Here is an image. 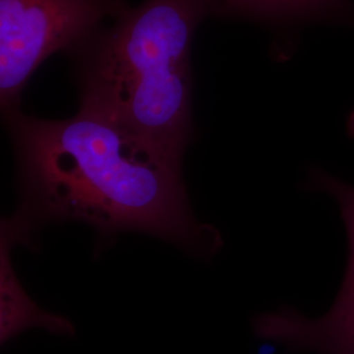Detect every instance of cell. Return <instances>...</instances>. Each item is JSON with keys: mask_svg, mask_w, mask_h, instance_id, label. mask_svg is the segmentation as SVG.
I'll use <instances>...</instances> for the list:
<instances>
[{"mask_svg": "<svg viewBox=\"0 0 354 354\" xmlns=\"http://www.w3.org/2000/svg\"><path fill=\"white\" fill-rule=\"evenodd\" d=\"M346 130H348V134H349L352 138H354V111L352 113L349 114V117H348Z\"/></svg>", "mask_w": 354, "mask_h": 354, "instance_id": "52a82bcc", "label": "cell"}, {"mask_svg": "<svg viewBox=\"0 0 354 354\" xmlns=\"http://www.w3.org/2000/svg\"><path fill=\"white\" fill-rule=\"evenodd\" d=\"M127 0H0V105L4 120L20 111L29 79L53 54L71 55L125 12Z\"/></svg>", "mask_w": 354, "mask_h": 354, "instance_id": "3957f363", "label": "cell"}, {"mask_svg": "<svg viewBox=\"0 0 354 354\" xmlns=\"http://www.w3.org/2000/svg\"><path fill=\"white\" fill-rule=\"evenodd\" d=\"M32 236L15 218L1 221L0 230V342L6 345L13 337L32 327L48 329L55 335H74V327L66 317L49 314L30 299L17 279L11 251L17 244H30Z\"/></svg>", "mask_w": 354, "mask_h": 354, "instance_id": "5b68a950", "label": "cell"}, {"mask_svg": "<svg viewBox=\"0 0 354 354\" xmlns=\"http://www.w3.org/2000/svg\"><path fill=\"white\" fill-rule=\"evenodd\" d=\"M209 12L266 20L313 17L329 11L342 0H203Z\"/></svg>", "mask_w": 354, "mask_h": 354, "instance_id": "8992f818", "label": "cell"}, {"mask_svg": "<svg viewBox=\"0 0 354 354\" xmlns=\"http://www.w3.org/2000/svg\"><path fill=\"white\" fill-rule=\"evenodd\" d=\"M6 121L21 198L15 218L32 235L45 223L76 221L104 241L143 232L203 257L221 248L218 230L190 206L183 158L83 106L67 120L17 112Z\"/></svg>", "mask_w": 354, "mask_h": 354, "instance_id": "6da1fadb", "label": "cell"}, {"mask_svg": "<svg viewBox=\"0 0 354 354\" xmlns=\"http://www.w3.org/2000/svg\"><path fill=\"white\" fill-rule=\"evenodd\" d=\"M313 184L336 200L348 232L349 259L342 288L322 317L308 319L282 308L254 317L253 330L260 339L279 342L291 351L354 354V187L323 172L313 176Z\"/></svg>", "mask_w": 354, "mask_h": 354, "instance_id": "277c9868", "label": "cell"}, {"mask_svg": "<svg viewBox=\"0 0 354 354\" xmlns=\"http://www.w3.org/2000/svg\"><path fill=\"white\" fill-rule=\"evenodd\" d=\"M203 0H145L102 28L77 57L79 106L183 158L193 137L190 51Z\"/></svg>", "mask_w": 354, "mask_h": 354, "instance_id": "7a4b0ae2", "label": "cell"}]
</instances>
